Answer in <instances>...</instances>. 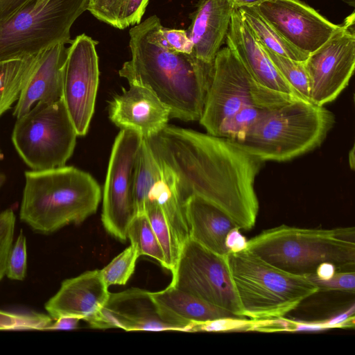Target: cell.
<instances>
[{"label":"cell","instance_id":"obj_9","mask_svg":"<svg viewBox=\"0 0 355 355\" xmlns=\"http://www.w3.org/2000/svg\"><path fill=\"white\" fill-rule=\"evenodd\" d=\"M78 135L62 99L38 102L17 118L12 141L24 163L34 171L65 165Z\"/></svg>","mask_w":355,"mask_h":355},{"label":"cell","instance_id":"obj_43","mask_svg":"<svg viewBox=\"0 0 355 355\" xmlns=\"http://www.w3.org/2000/svg\"><path fill=\"white\" fill-rule=\"evenodd\" d=\"M268 0H228L234 9L257 6Z\"/></svg>","mask_w":355,"mask_h":355},{"label":"cell","instance_id":"obj_44","mask_svg":"<svg viewBox=\"0 0 355 355\" xmlns=\"http://www.w3.org/2000/svg\"><path fill=\"white\" fill-rule=\"evenodd\" d=\"M349 164L351 168L353 170L354 168V147L349 151Z\"/></svg>","mask_w":355,"mask_h":355},{"label":"cell","instance_id":"obj_45","mask_svg":"<svg viewBox=\"0 0 355 355\" xmlns=\"http://www.w3.org/2000/svg\"><path fill=\"white\" fill-rule=\"evenodd\" d=\"M2 156L3 155H2L1 150L0 148V160L2 158ZM6 180V175L0 171V188L5 183Z\"/></svg>","mask_w":355,"mask_h":355},{"label":"cell","instance_id":"obj_2","mask_svg":"<svg viewBox=\"0 0 355 355\" xmlns=\"http://www.w3.org/2000/svg\"><path fill=\"white\" fill-rule=\"evenodd\" d=\"M162 26L160 19L153 15L130 30L131 58L123 64L119 74L129 85L153 92L168 108L171 118L199 121L214 62L167 48L161 38Z\"/></svg>","mask_w":355,"mask_h":355},{"label":"cell","instance_id":"obj_1","mask_svg":"<svg viewBox=\"0 0 355 355\" xmlns=\"http://www.w3.org/2000/svg\"><path fill=\"white\" fill-rule=\"evenodd\" d=\"M146 139L182 207L196 195L241 230L254 226L259 209L254 182L263 161L227 138L174 125Z\"/></svg>","mask_w":355,"mask_h":355},{"label":"cell","instance_id":"obj_42","mask_svg":"<svg viewBox=\"0 0 355 355\" xmlns=\"http://www.w3.org/2000/svg\"><path fill=\"white\" fill-rule=\"evenodd\" d=\"M336 272L337 269L333 263L323 262L318 266L315 275L318 278L325 280L330 279Z\"/></svg>","mask_w":355,"mask_h":355},{"label":"cell","instance_id":"obj_39","mask_svg":"<svg viewBox=\"0 0 355 355\" xmlns=\"http://www.w3.org/2000/svg\"><path fill=\"white\" fill-rule=\"evenodd\" d=\"M240 230L239 227H234L226 235L225 245L229 253H236L247 249L248 241L241 234Z\"/></svg>","mask_w":355,"mask_h":355},{"label":"cell","instance_id":"obj_3","mask_svg":"<svg viewBox=\"0 0 355 355\" xmlns=\"http://www.w3.org/2000/svg\"><path fill=\"white\" fill-rule=\"evenodd\" d=\"M19 218L33 230L52 234L94 214L101 190L87 172L71 166L24 173Z\"/></svg>","mask_w":355,"mask_h":355},{"label":"cell","instance_id":"obj_18","mask_svg":"<svg viewBox=\"0 0 355 355\" xmlns=\"http://www.w3.org/2000/svg\"><path fill=\"white\" fill-rule=\"evenodd\" d=\"M225 42L258 83L268 89L304 99L279 72L237 9L233 11Z\"/></svg>","mask_w":355,"mask_h":355},{"label":"cell","instance_id":"obj_4","mask_svg":"<svg viewBox=\"0 0 355 355\" xmlns=\"http://www.w3.org/2000/svg\"><path fill=\"white\" fill-rule=\"evenodd\" d=\"M247 249L286 272L307 275L323 262L337 272L355 271V229L302 228L281 225L248 241Z\"/></svg>","mask_w":355,"mask_h":355},{"label":"cell","instance_id":"obj_15","mask_svg":"<svg viewBox=\"0 0 355 355\" xmlns=\"http://www.w3.org/2000/svg\"><path fill=\"white\" fill-rule=\"evenodd\" d=\"M92 328L125 331H178L163 318L151 292L132 288L110 293L104 306L86 320Z\"/></svg>","mask_w":355,"mask_h":355},{"label":"cell","instance_id":"obj_6","mask_svg":"<svg viewBox=\"0 0 355 355\" xmlns=\"http://www.w3.org/2000/svg\"><path fill=\"white\" fill-rule=\"evenodd\" d=\"M227 262L243 317L284 318L319 292L306 276L279 268L248 249L230 252Z\"/></svg>","mask_w":355,"mask_h":355},{"label":"cell","instance_id":"obj_40","mask_svg":"<svg viewBox=\"0 0 355 355\" xmlns=\"http://www.w3.org/2000/svg\"><path fill=\"white\" fill-rule=\"evenodd\" d=\"M31 1L0 0V21L11 17Z\"/></svg>","mask_w":355,"mask_h":355},{"label":"cell","instance_id":"obj_13","mask_svg":"<svg viewBox=\"0 0 355 355\" xmlns=\"http://www.w3.org/2000/svg\"><path fill=\"white\" fill-rule=\"evenodd\" d=\"M97 42L85 34L67 47L62 100L78 136H85L94 112L99 82Z\"/></svg>","mask_w":355,"mask_h":355},{"label":"cell","instance_id":"obj_16","mask_svg":"<svg viewBox=\"0 0 355 355\" xmlns=\"http://www.w3.org/2000/svg\"><path fill=\"white\" fill-rule=\"evenodd\" d=\"M110 121L121 130H130L148 139L159 133L171 118L168 108L147 88L130 85L110 101Z\"/></svg>","mask_w":355,"mask_h":355},{"label":"cell","instance_id":"obj_24","mask_svg":"<svg viewBox=\"0 0 355 355\" xmlns=\"http://www.w3.org/2000/svg\"><path fill=\"white\" fill-rule=\"evenodd\" d=\"M149 0H88L87 10L98 20L116 28L138 24Z\"/></svg>","mask_w":355,"mask_h":355},{"label":"cell","instance_id":"obj_19","mask_svg":"<svg viewBox=\"0 0 355 355\" xmlns=\"http://www.w3.org/2000/svg\"><path fill=\"white\" fill-rule=\"evenodd\" d=\"M234 10L228 0H199L187 31L197 58L214 62L225 41Z\"/></svg>","mask_w":355,"mask_h":355},{"label":"cell","instance_id":"obj_8","mask_svg":"<svg viewBox=\"0 0 355 355\" xmlns=\"http://www.w3.org/2000/svg\"><path fill=\"white\" fill-rule=\"evenodd\" d=\"M297 100L303 99L258 83L234 51L226 46L214 58L212 77L199 121L208 134L217 136L222 121L244 105L271 110Z\"/></svg>","mask_w":355,"mask_h":355},{"label":"cell","instance_id":"obj_35","mask_svg":"<svg viewBox=\"0 0 355 355\" xmlns=\"http://www.w3.org/2000/svg\"><path fill=\"white\" fill-rule=\"evenodd\" d=\"M16 217L14 211H0V282L6 275L8 255L12 246Z\"/></svg>","mask_w":355,"mask_h":355},{"label":"cell","instance_id":"obj_26","mask_svg":"<svg viewBox=\"0 0 355 355\" xmlns=\"http://www.w3.org/2000/svg\"><path fill=\"white\" fill-rule=\"evenodd\" d=\"M148 200L155 201L170 223L180 247L189 237L183 208L172 182L162 172V178L151 188Z\"/></svg>","mask_w":355,"mask_h":355},{"label":"cell","instance_id":"obj_38","mask_svg":"<svg viewBox=\"0 0 355 355\" xmlns=\"http://www.w3.org/2000/svg\"><path fill=\"white\" fill-rule=\"evenodd\" d=\"M160 34L163 43L169 49L182 53H193V46L187 31L162 26Z\"/></svg>","mask_w":355,"mask_h":355},{"label":"cell","instance_id":"obj_7","mask_svg":"<svg viewBox=\"0 0 355 355\" xmlns=\"http://www.w3.org/2000/svg\"><path fill=\"white\" fill-rule=\"evenodd\" d=\"M88 0H32L0 21V61L37 53L58 44H71L70 30L87 10Z\"/></svg>","mask_w":355,"mask_h":355},{"label":"cell","instance_id":"obj_30","mask_svg":"<svg viewBox=\"0 0 355 355\" xmlns=\"http://www.w3.org/2000/svg\"><path fill=\"white\" fill-rule=\"evenodd\" d=\"M268 110L260 106L248 104L241 107L220 123L217 137L241 139L248 130Z\"/></svg>","mask_w":355,"mask_h":355},{"label":"cell","instance_id":"obj_46","mask_svg":"<svg viewBox=\"0 0 355 355\" xmlns=\"http://www.w3.org/2000/svg\"><path fill=\"white\" fill-rule=\"evenodd\" d=\"M347 4H348L350 6L354 7L355 6V0H340Z\"/></svg>","mask_w":355,"mask_h":355},{"label":"cell","instance_id":"obj_10","mask_svg":"<svg viewBox=\"0 0 355 355\" xmlns=\"http://www.w3.org/2000/svg\"><path fill=\"white\" fill-rule=\"evenodd\" d=\"M170 284L244 318L227 256L216 254L189 237L181 247Z\"/></svg>","mask_w":355,"mask_h":355},{"label":"cell","instance_id":"obj_29","mask_svg":"<svg viewBox=\"0 0 355 355\" xmlns=\"http://www.w3.org/2000/svg\"><path fill=\"white\" fill-rule=\"evenodd\" d=\"M127 236L139 256L152 257L166 267L162 249L146 213L135 214L128 227Z\"/></svg>","mask_w":355,"mask_h":355},{"label":"cell","instance_id":"obj_28","mask_svg":"<svg viewBox=\"0 0 355 355\" xmlns=\"http://www.w3.org/2000/svg\"><path fill=\"white\" fill-rule=\"evenodd\" d=\"M145 213L162 249L166 267L172 272L177 263L181 247L176 240L173 229L159 205L148 200Z\"/></svg>","mask_w":355,"mask_h":355},{"label":"cell","instance_id":"obj_23","mask_svg":"<svg viewBox=\"0 0 355 355\" xmlns=\"http://www.w3.org/2000/svg\"><path fill=\"white\" fill-rule=\"evenodd\" d=\"M46 49L35 54L0 61V116L18 101Z\"/></svg>","mask_w":355,"mask_h":355},{"label":"cell","instance_id":"obj_36","mask_svg":"<svg viewBox=\"0 0 355 355\" xmlns=\"http://www.w3.org/2000/svg\"><path fill=\"white\" fill-rule=\"evenodd\" d=\"M313 283L318 291H340L354 294L355 293V271L336 272L329 279H320L315 273L305 275Z\"/></svg>","mask_w":355,"mask_h":355},{"label":"cell","instance_id":"obj_37","mask_svg":"<svg viewBox=\"0 0 355 355\" xmlns=\"http://www.w3.org/2000/svg\"><path fill=\"white\" fill-rule=\"evenodd\" d=\"M254 320L225 317L194 324L190 331H252Z\"/></svg>","mask_w":355,"mask_h":355},{"label":"cell","instance_id":"obj_34","mask_svg":"<svg viewBox=\"0 0 355 355\" xmlns=\"http://www.w3.org/2000/svg\"><path fill=\"white\" fill-rule=\"evenodd\" d=\"M27 270L26 239L21 230L12 246L6 266V275L12 280L22 281Z\"/></svg>","mask_w":355,"mask_h":355},{"label":"cell","instance_id":"obj_22","mask_svg":"<svg viewBox=\"0 0 355 355\" xmlns=\"http://www.w3.org/2000/svg\"><path fill=\"white\" fill-rule=\"evenodd\" d=\"M164 320L176 326L178 331H190L196 324L225 317H238L188 292L169 285L165 289L151 293Z\"/></svg>","mask_w":355,"mask_h":355},{"label":"cell","instance_id":"obj_11","mask_svg":"<svg viewBox=\"0 0 355 355\" xmlns=\"http://www.w3.org/2000/svg\"><path fill=\"white\" fill-rule=\"evenodd\" d=\"M142 139L136 132L121 130L112 148L103 188L102 223L111 236L123 242L136 214L134 173Z\"/></svg>","mask_w":355,"mask_h":355},{"label":"cell","instance_id":"obj_41","mask_svg":"<svg viewBox=\"0 0 355 355\" xmlns=\"http://www.w3.org/2000/svg\"><path fill=\"white\" fill-rule=\"evenodd\" d=\"M46 329H73L78 328L80 319L74 317H60Z\"/></svg>","mask_w":355,"mask_h":355},{"label":"cell","instance_id":"obj_21","mask_svg":"<svg viewBox=\"0 0 355 355\" xmlns=\"http://www.w3.org/2000/svg\"><path fill=\"white\" fill-rule=\"evenodd\" d=\"M189 238L222 256L229 251L225 245L228 232L236 223L220 209L202 198L192 195L182 205Z\"/></svg>","mask_w":355,"mask_h":355},{"label":"cell","instance_id":"obj_20","mask_svg":"<svg viewBox=\"0 0 355 355\" xmlns=\"http://www.w3.org/2000/svg\"><path fill=\"white\" fill-rule=\"evenodd\" d=\"M67 47L60 43L49 47L21 92L12 114L18 118L37 103H53L62 99L63 72Z\"/></svg>","mask_w":355,"mask_h":355},{"label":"cell","instance_id":"obj_25","mask_svg":"<svg viewBox=\"0 0 355 355\" xmlns=\"http://www.w3.org/2000/svg\"><path fill=\"white\" fill-rule=\"evenodd\" d=\"M257 41L265 48L280 55L304 61L308 55L289 44L257 11L255 7L237 9Z\"/></svg>","mask_w":355,"mask_h":355},{"label":"cell","instance_id":"obj_5","mask_svg":"<svg viewBox=\"0 0 355 355\" xmlns=\"http://www.w3.org/2000/svg\"><path fill=\"white\" fill-rule=\"evenodd\" d=\"M335 121L324 106L297 100L267 110L241 139H229L263 162H286L319 147Z\"/></svg>","mask_w":355,"mask_h":355},{"label":"cell","instance_id":"obj_14","mask_svg":"<svg viewBox=\"0 0 355 355\" xmlns=\"http://www.w3.org/2000/svg\"><path fill=\"white\" fill-rule=\"evenodd\" d=\"M254 7L289 44L308 55L342 28L300 0H268Z\"/></svg>","mask_w":355,"mask_h":355},{"label":"cell","instance_id":"obj_12","mask_svg":"<svg viewBox=\"0 0 355 355\" xmlns=\"http://www.w3.org/2000/svg\"><path fill=\"white\" fill-rule=\"evenodd\" d=\"M310 102L324 106L348 85L355 67L354 12L342 28L304 61Z\"/></svg>","mask_w":355,"mask_h":355},{"label":"cell","instance_id":"obj_32","mask_svg":"<svg viewBox=\"0 0 355 355\" xmlns=\"http://www.w3.org/2000/svg\"><path fill=\"white\" fill-rule=\"evenodd\" d=\"M139 257L136 248L131 244L100 270L106 285H125L135 271Z\"/></svg>","mask_w":355,"mask_h":355},{"label":"cell","instance_id":"obj_33","mask_svg":"<svg viewBox=\"0 0 355 355\" xmlns=\"http://www.w3.org/2000/svg\"><path fill=\"white\" fill-rule=\"evenodd\" d=\"M54 320L49 315L35 312L16 313L0 310V330H46Z\"/></svg>","mask_w":355,"mask_h":355},{"label":"cell","instance_id":"obj_17","mask_svg":"<svg viewBox=\"0 0 355 355\" xmlns=\"http://www.w3.org/2000/svg\"><path fill=\"white\" fill-rule=\"evenodd\" d=\"M109 295L101 271L89 270L63 281L44 307L53 320L67 316L87 320L104 306Z\"/></svg>","mask_w":355,"mask_h":355},{"label":"cell","instance_id":"obj_47","mask_svg":"<svg viewBox=\"0 0 355 355\" xmlns=\"http://www.w3.org/2000/svg\"><path fill=\"white\" fill-rule=\"evenodd\" d=\"M48 0H35V3H42L46 2Z\"/></svg>","mask_w":355,"mask_h":355},{"label":"cell","instance_id":"obj_27","mask_svg":"<svg viewBox=\"0 0 355 355\" xmlns=\"http://www.w3.org/2000/svg\"><path fill=\"white\" fill-rule=\"evenodd\" d=\"M162 178V170L146 139L143 138L134 173V201L136 214L145 213L148 193Z\"/></svg>","mask_w":355,"mask_h":355},{"label":"cell","instance_id":"obj_31","mask_svg":"<svg viewBox=\"0 0 355 355\" xmlns=\"http://www.w3.org/2000/svg\"><path fill=\"white\" fill-rule=\"evenodd\" d=\"M272 62L287 83L304 100H309V77L304 61L295 60L276 54L263 46Z\"/></svg>","mask_w":355,"mask_h":355}]
</instances>
